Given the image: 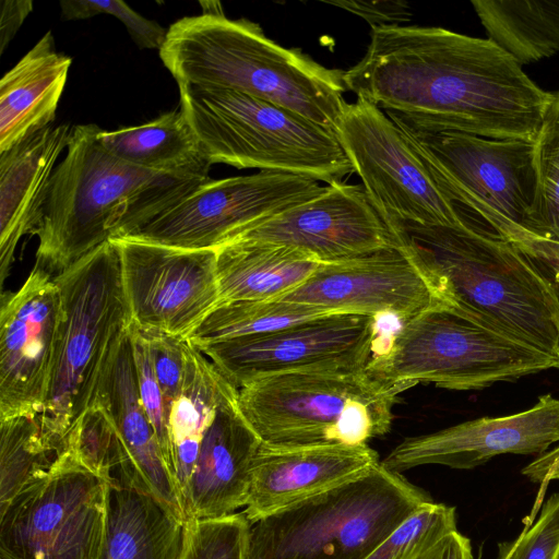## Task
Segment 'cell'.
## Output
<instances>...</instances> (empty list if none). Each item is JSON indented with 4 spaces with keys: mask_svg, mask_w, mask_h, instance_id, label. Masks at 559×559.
<instances>
[{
    "mask_svg": "<svg viewBox=\"0 0 559 559\" xmlns=\"http://www.w3.org/2000/svg\"><path fill=\"white\" fill-rule=\"evenodd\" d=\"M346 90L427 132L535 142L554 93L488 38L437 26L373 27Z\"/></svg>",
    "mask_w": 559,
    "mask_h": 559,
    "instance_id": "obj_1",
    "label": "cell"
},
{
    "mask_svg": "<svg viewBox=\"0 0 559 559\" xmlns=\"http://www.w3.org/2000/svg\"><path fill=\"white\" fill-rule=\"evenodd\" d=\"M96 124L72 127L39 221L35 265L58 274L110 239L124 238L209 179L128 164L104 148Z\"/></svg>",
    "mask_w": 559,
    "mask_h": 559,
    "instance_id": "obj_2",
    "label": "cell"
},
{
    "mask_svg": "<svg viewBox=\"0 0 559 559\" xmlns=\"http://www.w3.org/2000/svg\"><path fill=\"white\" fill-rule=\"evenodd\" d=\"M436 295L558 359L559 304L536 260L471 227L390 228Z\"/></svg>",
    "mask_w": 559,
    "mask_h": 559,
    "instance_id": "obj_3",
    "label": "cell"
},
{
    "mask_svg": "<svg viewBox=\"0 0 559 559\" xmlns=\"http://www.w3.org/2000/svg\"><path fill=\"white\" fill-rule=\"evenodd\" d=\"M178 84L237 91L335 131L347 105L343 72L266 37L251 21L185 16L159 50Z\"/></svg>",
    "mask_w": 559,
    "mask_h": 559,
    "instance_id": "obj_4",
    "label": "cell"
},
{
    "mask_svg": "<svg viewBox=\"0 0 559 559\" xmlns=\"http://www.w3.org/2000/svg\"><path fill=\"white\" fill-rule=\"evenodd\" d=\"M393 122L471 228L512 242L540 263L559 254L535 230V142L427 132Z\"/></svg>",
    "mask_w": 559,
    "mask_h": 559,
    "instance_id": "obj_5",
    "label": "cell"
},
{
    "mask_svg": "<svg viewBox=\"0 0 559 559\" xmlns=\"http://www.w3.org/2000/svg\"><path fill=\"white\" fill-rule=\"evenodd\" d=\"M431 497L380 463L253 523L247 559H366Z\"/></svg>",
    "mask_w": 559,
    "mask_h": 559,
    "instance_id": "obj_6",
    "label": "cell"
},
{
    "mask_svg": "<svg viewBox=\"0 0 559 559\" xmlns=\"http://www.w3.org/2000/svg\"><path fill=\"white\" fill-rule=\"evenodd\" d=\"M415 385L382 380L368 369L292 372L238 389V404L264 444L362 445L390 431L394 405Z\"/></svg>",
    "mask_w": 559,
    "mask_h": 559,
    "instance_id": "obj_7",
    "label": "cell"
},
{
    "mask_svg": "<svg viewBox=\"0 0 559 559\" xmlns=\"http://www.w3.org/2000/svg\"><path fill=\"white\" fill-rule=\"evenodd\" d=\"M178 86L180 111L211 165L295 174L328 185L354 173L334 130L237 91Z\"/></svg>",
    "mask_w": 559,
    "mask_h": 559,
    "instance_id": "obj_8",
    "label": "cell"
},
{
    "mask_svg": "<svg viewBox=\"0 0 559 559\" xmlns=\"http://www.w3.org/2000/svg\"><path fill=\"white\" fill-rule=\"evenodd\" d=\"M53 280L62 311L49 393L39 421L46 442L62 454L73 424L93 400L107 355L132 320L119 253L110 240Z\"/></svg>",
    "mask_w": 559,
    "mask_h": 559,
    "instance_id": "obj_9",
    "label": "cell"
},
{
    "mask_svg": "<svg viewBox=\"0 0 559 559\" xmlns=\"http://www.w3.org/2000/svg\"><path fill=\"white\" fill-rule=\"evenodd\" d=\"M557 362L537 347L439 299L400 324L367 369L393 383L479 390L556 368Z\"/></svg>",
    "mask_w": 559,
    "mask_h": 559,
    "instance_id": "obj_10",
    "label": "cell"
},
{
    "mask_svg": "<svg viewBox=\"0 0 559 559\" xmlns=\"http://www.w3.org/2000/svg\"><path fill=\"white\" fill-rule=\"evenodd\" d=\"M108 486L67 449L0 510V559H99Z\"/></svg>",
    "mask_w": 559,
    "mask_h": 559,
    "instance_id": "obj_11",
    "label": "cell"
},
{
    "mask_svg": "<svg viewBox=\"0 0 559 559\" xmlns=\"http://www.w3.org/2000/svg\"><path fill=\"white\" fill-rule=\"evenodd\" d=\"M335 133L389 228L404 223L469 227L401 129L364 98L347 104Z\"/></svg>",
    "mask_w": 559,
    "mask_h": 559,
    "instance_id": "obj_12",
    "label": "cell"
},
{
    "mask_svg": "<svg viewBox=\"0 0 559 559\" xmlns=\"http://www.w3.org/2000/svg\"><path fill=\"white\" fill-rule=\"evenodd\" d=\"M380 321L372 316L334 313L197 348L237 389L292 372H356L366 370L379 353V341L384 348L388 344Z\"/></svg>",
    "mask_w": 559,
    "mask_h": 559,
    "instance_id": "obj_13",
    "label": "cell"
},
{
    "mask_svg": "<svg viewBox=\"0 0 559 559\" xmlns=\"http://www.w3.org/2000/svg\"><path fill=\"white\" fill-rule=\"evenodd\" d=\"M324 187L312 178L269 170L209 179L124 238L216 250L252 226L318 195Z\"/></svg>",
    "mask_w": 559,
    "mask_h": 559,
    "instance_id": "obj_14",
    "label": "cell"
},
{
    "mask_svg": "<svg viewBox=\"0 0 559 559\" xmlns=\"http://www.w3.org/2000/svg\"><path fill=\"white\" fill-rule=\"evenodd\" d=\"M116 246L132 323L188 340L219 305L217 252L129 238Z\"/></svg>",
    "mask_w": 559,
    "mask_h": 559,
    "instance_id": "obj_15",
    "label": "cell"
},
{
    "mask_svg": "<svg viewBox=\"0 0 559 559\" xmlns=\"http://www.w3.org/2000/svg\"><path fill=\"white\" fill-rule=\"evenodd\" d=\"M62 301L53 275L34 265L23 285L2 294L0 420L41 414L55 364Z\"/></svg>",
    "mask_w": 559,
    "mask_h": 559,
    "instance_id": "obj_16",
    "label": "cell"
},
{
    "mask_svg": "<svg viewBox=\"0 0 559 559\" xmlns=\"http://www.w3.org/2000/svg\"><path fill=\"white\" fill-rule=\"evenodd\" d=\"M234 240L290 247L321 263L343 262L397 245L364 188L342 181L325 186L318 195L252 226Z\"/></svg>",
    "mask_w": 559,
    "mask_h": 559,
    "instance_id": "obj_17",
    "label": "cell"
},
{
    "mask_svg": "<svg viewBox=\"0 0 559 559\" xmlns=\"http://www.w3.org/2000/svg\"><path fill=\"white\" fill-rule=\"evenodd\" d=\"M281 299L336 313L389 317L402 324L440 298L396 245L343 262L321 263L304 284Z\"/></svg>",
    "mask_w": 559,
    "mask_h": 559,
    "instance_id": "obj_18",
    "label": "cell"
},
{
    "mask_svg": "<svg viewBox=\"0 0 559 559\" xmlns=\"http://www.w3.org/2000/svg\"><path fill=\"white\" fill-rule=\"evenodd\" d=\"M559 443V399L543 395L526 411L481 417L409 437L380 464L394 473L421 465L472 469L500 454H537Z\"/></svg>",
    "mask_w": 559,
    "mask_h": 559,
    "instance_id": "obj_19",
    "label": "cell"
},
{
    "mask_svg": "<svg viewBox=\"0 0 559 559\" xmlns=\"http://www.w3.org/2000/svg\"><path fill=\"white\" fill-rule=\"evenodd\" d=\"M94 401L108 412L127 453L128 469L121 486L151 495L186 523L188 516L181 488L164 457L140 399L130 326L106 357Z\"/></svg>",
    "mask_w": 559,
    "mask_h": 559,
    "instance_id": "obj_20",
    "label": "cell"
},
{
    "mask_svg": "<svg viewBox=\"0 0 559 559\" xmlns=\"http://www.w3.org/2000/svg\"><path fill=\"white\" fill-rule=\"evenodd\" d=\"M380 463L362 445L274 447L261 443L242 513L249 523L355 479Z\"/></svg>",
    "mask_w": 559,
    "mask_h": 559,
    "instance_id": "obj_21",
    "label": "cell"
},
{
    "mask_svg": "<svg viewBox=\"0 0 559 559\" xmlns=\"http://www.w3.org/2000/svg\"><path fill=\"white\" fill-rule=\"evenodd\" d=\"M261 440L243 417L229 384L199 449L183 498L188 519L219 518L246 507Z\"/></svg>",
    "mask_w": 559,
    "mask_h": 559,
    "instance_id": "obj_22",
    "label": "cell"
},
{
    "mask_svg": "<svg viewBox=\"0 0 559 559\" xmlns=\"http://www.w3.org/2000/svg\"><path fill=\"white\" fill-rule=\"evenodd\" d=\"M72 127L49 126L0 154V282L3 286L20 239L33 235L56 163Z\"/></svg>",
    "mask_w": 559,
    "mask_h": 559,
    "instance_id": "obj_23",
    "label": "cell"
},
{
    "mask_svg": "<svg viewBox=\"0 0 559 559\" xmlns=\"http://www.w3.org/2000/svg\"><path fill=\"white\" fill-rule=\"evenodd\" d=\"M72 59L58 52L51 31L0 81V154L52 126Z\"/></svg>",
    "mask_w": 559,
    "mask_h": 559,
    "instance_id": "obj_24",
    "label": "cell"
},
{
    "mask_svg": "<svg viewBox=\"0 0 559 559\" xmlns=\"http://www.w3.org/2000/svg\"><path fill=\"white\" fill-rule=\"evenodd\" d=\"M216 252L219 304L281 298L321 264L300 250L255 241L234 240Z\"/></svg>",
    "mask_w": 559,
    "mask_h": 559,
    "instance_id": "obj_25",
    "label": "cell"
},
{
    "mask_svg": "<svg viewBox=\"0 0 559 559\" xmlns=\"http://www.w3.org/2000/svg\"><path fill=\"white\" fill-rule=\"evenodd\" d=\"M185 523L151 495L108 486L107 521L99 559H180Z\"/></svg>",
    "mask_w": 559,
    "mask_h": 559,
    "instance_id": "obj_26",
    "label": "cell"
},
{
    "mask_svg": "<svg viewBox=\"0 0 559 559\" xmlns=\"http://www.w3.org/2000/svg\"><path fill=\"white\" fill-rule=\"evenodd\" d=\"M98 140L111 155L135 167L209 179L211 164L180 110L165 112L136 127L114 131L100 129Z\"/></svg>",
    "mask_w": 559,
    "mask_h": 559,
    "instance_id": "obj_27",
    "label": "cell"
},
{
    "mask_svg": "<svg viewBox=\"0 0 559 559\" xmlns=\"http://www.w3.org/2000/svg\"><path fill=\"white\" fill-rule=\"evenodd\" d=\"M229 384L188 341L183 382L169 412L175 472L182 495L194 469L202 438Z\"/></svg>",
    "mask_w": 559,
    "mask_h": 559,
    "instance_id": "obj_28",
    "label": "cell"
},
{
    "mask_svg": "<svg viewBox=\"0 0 559 559\" xmlns=\"http://www.w3.org/2000/svg\"><path fill=\"white\" fill-rule=\"evenodd\" d=\"M488 39L520 66L559 52V0H473Z\"/></svg>",
    "mask_w": 559,
    "mask_h": 559,
    "instance_id": "obj_29",
    "label": "cell"
},
{
    "mask_svg": "<svg viewBox=\"0 0 559 559\" xmlns=\"http://www.w3.org/2000/svg\"><path fill=\"white\" fill-rule=\"evenodd\" d=\"M313 305L284 300H239L219 304L188 341L195 347L224 340L259 335L334 314Z\"/></svg>",
    "mask_w": 559,
    "mask_h": 559,
    "instance_id": "obj_30",
    "label": "cell"
},
{
    "mask_svg": "<svg viewBox=\"0 0 559 559\" xmlns=\"http://www.w3.org/2000/svg\"><path fill=\"white\" fill-rule=\"evenodd\" d=\"M0 510L45 476L61 455L44 439L39 415L0 420Z\"/></svg>",
    "mask_w": 559,
    "mask_h": 559,
    "instance_id": "obj_31",
    "label": "cell"
},
{
    "mask_svg": "<svg viewBox=\"0 0 559 559\" xmlns=\"http://www.w3.org/2000/svg\"><path fill=\"white\" fill-rule=\"evenodd\" d=\"M67 449L109 485L123 481L127 453L111 417L98 402H92L75 420L67 438Z\"/></svg>",
    "mask_w": 559,
    "mask_h": 559,
    "instance_id": "obj_32",
    "label": "cell"
},
{
    "mask_svg": "<svg viewBox=\"0 0 559 559\" xmlns=\"http://www.w3.org/2000/svg\"><path fill=\"white\" fill-rule=\"evenodd\" d=\"M535 230L559 249V92L554 93L535 140Z\"/></svg>",
    "mask_w": 559,
    "mask_h": 559,
    "instance_id": "obj_33",
    "label": "cell"
},
{
    "mask_svg": "<svg viewBox=\"0 0 559 559\" xmlns=\"http://www.w3.org/2000/svg\"><path fill=\"white\" fill-rule=\"evenodd\" d=\"M456 530L455 508L432 500L399 526L366 559H417L440 538Z\"/></svg>",
    "mask_w": 559,
    "mask_h": 559,
    "instance_id": "obj_34",
    "label": "cell"
},
{
    "mask_svg": "<svg viewBox=\"0 0 559 559\" xmlns=\"http://www.w3.org/2000/svg\"><path fill=\"white\" fill-rule=\"evenodd\" d=\"M249 526L242 512L188 519L180 559H247Z\"/></svg>",
    "mask_w": 559,
    "mask_h": 559,
    "instance_id": "obj_35",
    "label": "cell"
},
{
    "mask_svg": "<svg viewBox=\"0 0 559 559\" xmlns=\"http://www.w3.org/2000/svg\"><path fill=\"white\" fill-rule=\"evenodd\" d=\"M130 337L140 399L155 431L164 457L176 477L174 451L169 435L170 408L157 381L146 338L132 322Z\"/></svg>",
    "mask_w": 559,
    "mask_h": 559,
    "instance_id": "obj_36",
    "label": "cell"
},
{
    "mask_svg": "<svg viewBox=\"0 0 559 559\" xmlns=\"http://www.w3.org/2000/svg\"><path fill=\"white\" fill-rule=\"evenodd\" d=\"M60 7L62 20H86L104 13L116 16L142 49L160 50L167 37L168 29L140 15L123 1L62 0Z\"/></svg>",
    "mask_w": 559,
    "mask_h": 559,
    "instance_id": "obj_37",
    "label": "cell"
},
{
    "mask_svg": "<svg viewBox=\"0 0 559 559\" xmlns=\"http://www.w3.org/2000/svg\"><path fill=\"white\" fill-rule=\"evenodd\" d=\"M497 559H559V492L545 502L538 519L515 539L498 545Z\"/></svg>",
    "mask_w": 559,
    "mask_h": 559,
    "instance_id": "obj_38",
    "label": "cell"
},
{
    "mask_svg": "<svg viewBox=\"0 0 559 559\" xmlns=\"http://www.w3.org/2000/svg\"><path fill=\"white\" fill-rule=\"evenodd\" d=\"M139 329L146 338L157 381L170 408L183 382L188 340L156 330Z\"/></svg>",
    "mask_w": 559,
    "mask_h": 559,
    "instance_id": "obj_39",
    "label": "cell"
},
{
    "mask_svg": "<svg viewBox=\"0 0 559 559\" xmlns=\"http://www.w3.org/2000/svg\"><path fill=\"white\" fill-rule=\"evenodd\" d=\"M345 9L362 19L371 26L400 24L409 20V7L404 1H326Z\"/></svg>",
    "mask_w": 559,
    "mask_h": 559,
    "instance_id": "obj_40",
    "label": "cell"
},
{
    "mask_svg": "<svg viewBox=\"0 0 559 559\" xmlns=\"http://www.w3.org/2000/svg\"><path fill=\"white\" fill-rule=\"evenodd\" d=\"M31 0H2L0 2V55H2L17 31L33 11Z\"/></svg>",
    "mask_w": 559,
    "mask_h": 559,
    "instance_id": "obj_41",
    "label": "cell"
},
{
    "mask_svg": "<svg viewBox=\"0 0 559 559\" xmlns=\"http://www.w3.org/2000/svg\"><path fill=\"white\" fill-rule=\"evenodd\" d=\"M417 559H474L471 540L457 530L424 551Z\"/></svg>",
    "mask_w": 559,
    "mask_h": 559,
    "instance_id": "obj_42",
    "label": "cell"
},
{
    "mask_svg": "<svg viewBox=\"0 0 559 559\" xmlns=\"http://www.w3.org/2000/svg\"><path fill=\"white\" fill-rule=\"evenodd\" d=\"M522 474L542 485L559 480V444L534 459L522 469Z\"/></svg>",
    "mask_w": 559,
    "mask_h": 559,
    "instance_id": "obj_43",
    "label": "cell"
},
{
    "mask_svg": "<svg viewBox=\"0 0 559 559\" xmlns=\"http://www.w3.org/2000/svg\"><path fill=\"white\" fill-rule=\"evenodd\" d=\"M542 272L547 276L549 280L555 296L557 298V301L559 304V257L555 260L546 263H538ZM556 368H559V355H558V362Z\"/></svg>",
    "mask_w": 559,
    "mask_h": 559,
    "instance_id": "obj_44",
    "label": "cell"
},
{
    "mask_svg": "<svg viewBox=\"0 0 559 559\" xmlns=\"http://www.w3.org/2000/svg\"><path fill=\"white\" fill-rule=\"evenodd\" d=\"M200 5L203 9L202 14L207 15H225L222 4L218 1H200Z\"/></svg>",
    "mask_w": 559,
    "mask_h": 559,
    "instance_id": "obj_45",
    "label": "cell"
}]
</instances>
